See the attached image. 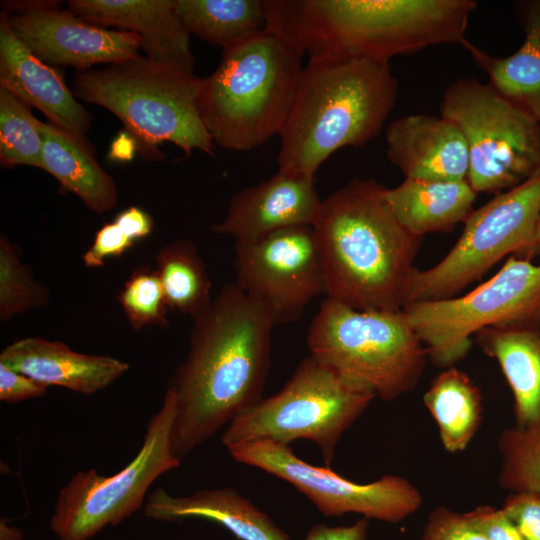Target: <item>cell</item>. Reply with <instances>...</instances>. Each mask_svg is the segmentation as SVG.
Wrapping results in <instances>:
<instances>
[{
	"label": "cell",
	"instance_id": "cell-12",
	"mask_svg": "<svg viewBox=\"0 0 540 540\" xmlns=\"http://www.w3.org/2000/svg\"><path fill=\"white\" fill-rule=\"evenodd\" d=\"M539 219L540 170L473 210L446 256L428 269L415 268L404 305L454 297L506 255L526 259Z\"/></svg>",
	"mask_w": 540,
	"mask_h": 540
},
{
	"label": "cell",
	"instance_id": "cell-39",
	"mask_svg": "<svg viewBox=\"0 0 540 540\" xmlns=\"http://www.w3.org/2000/svg\"><path fill=\"white\" fill-rule=\"evenodd\" d=\"M114 222L127 237L135 242L147 237L153 229L151 216L136 206L121 211L115 217Z\"/></svg>",
	"mask_w": 540,
	"mask_h": 540
},
{
	"label": "cell",
	"instance_id": "cell-23",
	"mask_svg": "<svg viewBox=\"0 0 540 540\" xmlns=\"http://www.w3.org/2000/svg\"><path fill=\"white\" fill-rule=\"evenodd\" d=\"M467 180L429 181L408 179L386 188V199L399 223L411 234L423 238L434 232H448L464 223L476 198Z\"/></svg>",
	"mask_w": 540,
	"mask_h": 540
},
{
	"label": "cell",
	"instance_id": "cell-6",
	"mask_svg": "<svg viewBox=\"0 0 540 540\" xmlns=\"http://www.w3.org/2000/svg\"><path fill=\"white\" fill-rule=\"evenodd\" d=\"M203 79L192 70L138 56L102 69L77 71L73 93L113 113L147 159H160L158 146L170 142L186 156H210L214 142L200 113Z\"/></svg>",
	"mask_w": 540,
	"mask_h": 540
},
{
	"label": "cell",
	"instance_id": "cell-25",
	"mask_svg": "<svg viewBox=\"0 0 540 540\" xmlns=\"http://www.w3.org/2000/svg\"><path fill=\"white\" fill-rule=\"evenodd\" d=\"M40 169L51 174L61 188L74 193L95 213L112 210L118 202L113 178L98 164L93 147L51 123H42Z\"/></svg>",
	"mask_w": 540,
	"mask_h": 540
},
{
	"label": "cell",
	"instance_id": "cell-31",
	"mask_svg": "<svg viewBox=\"0 0 540 540\" xmlns=\"http://www.w3.org/2000/svg\"><path fill=\"white\" fill-rule=\"evenodd\" d=\"M49 299L47 287L35 280L31 269L21 262L18 248L1 235L0 320L44 307Z\"/></svg>",
	"mask_w": 540,
	"mask_h": 540
},
{
	"label": "cell",
	"instance_id": "cell-26",
	"mask_svg": "<svg viewBox=\"0 0 540 540\" xmlns=\"http://www.w3.org/2000/svg\"><path fill=\"white\" fill-rule=\"evenodd\" d=\"M423 402L437 424L444 449L464 451L483 416L481 392L471 378L455 366L443 369L430 383Z\"/></svg>",
	"mask_w": 540,
	"mask_h": 540
},
{
	"label": "cell",
	"instance_id": "cell-35",
	"mask_svg": "<svg viewBox=\"0 0 540 540\" xmlns=\"http://www.w3.org/2000/svg\"><path fill=\"white\" fill-rule=\"evenodd\" d=\"M134 243L114 221L106 223L96 232L92 244L83 253V263L89 268L102 267L107 258L121 256Z\"/></svg>",
	"mask_w": 540,
	"mask_h": 540
},
{
	"label": "cell",
	"instance_id": "cell-17",
	"mask_svg": "<svg viewBox=\"0 0 540 540\" xmlns=\"http://www.w3.org/2000/svg\"><path fill=\"white\" fill-rule=\"evenodd\" d=\"M0 87L40 110L51 124L92 146L86 137L91 114L76 100L60 72L19 40L6 11L0 14Z\"/></svg>",
	"mask_w": 540,
	"mask_h": 540
},
{
	"label": "cell",
	"instance_id": "cell-5",
	"mask_svg": "<svg viewBox=\"0 0 540 540\" xmlns=\"http://www.w3.org/2000/svg\"><path fill=\"white\" fill-rule=\"evenodd\" d=\"M302 56L268 26L222 50L220 64L203 79L200 97L201 118L213 142L247 151L279 135L301 80Z\"/></svg>",
	"mask_w": 540,
	"mask_h": 540
},
{
	"label": "cell",
	"instance_id": "cell-3",
	"mask_svg": "<svg viewBox=\"0 0 540 540\" xmlns=\"http://www.w3.org/2000/svg\"><path fill=\"white\" fill-rule=\"evenodd\" d=\"M385 191L352 179L322 200L312 226L327 298L360 311L402 310L423 239L399 223Z\"/></svg>",
	"mask_w": 540,
	"mask_h": 540
},
{
	"label": "cell",
	"instance_id": "cell-8",
	"mask_svg": "<svg viewBox=\"0 0 540 540\" xmlns=\"http://www.w3.org/2000/svg\"><path fill=\"white\" fill-rule=\"evenodd\" d=\"M375 398L370 390L309 355L281 390L235 417L221 442L227 448L257 440L286 446L296 440H310L330 468L342 435Z\"/></svg>",
	"mask_w": 540,
	"mask_h": 540
},
{
	"label": "cell",
	"instance_id": "cell-42",
	"mask_svg": "<svg viewBox=\"0 0 540 540\" xmlns=\"http://www.w3.org/2000/svg\"><path fill=\"white\" fill-rule=\"evenodd\" d=\"M540 258V219L537 225L533 244L526 255V259Z\"/></svg>",
	"mask_w": 540,
	"mask_h": 540
},
{
	"label": "cell",
	"instance_id": "cell-19",
	"mask_svg": "<svg viewBox=\"0 0 540 540\" xmlns=\"http://www.w3.org/2000/svg\"><path fill=\"white\" fill-rule=\"evenodd\" d=\"M68 10L90 23L133 32L147 57L193 71L190 35L175 0H70Z\"/></svg>",
	"mask_w": 540,
	"mask_h": 540
},
{
	"label": "cell",
	"instance_id": "cell-30",
	"mask_svg": "<svg viewBox=\"0 0 540 540\" xmlns=\"http://www.w3.org/2000/svg\"><path fill=\"white\" fill-rule=\"evenodd\" d=\"M498 450L500 487L509 492L540 493V426L503 429Z\"/></svg>",
	"mask_w": 540,
	"mask_h": 540
},
{
	"label": "cell",
	"instance_id": "cell-9",
	"mask_svg": "<svg viewBox=\"0 0 540 540\" xmlns=\"http://www.w3.org/2000/svg\"><path fill=\"white\" fill-rule=\"evenodd\" d=\"M437 367L455 366L471 337L501 324H540V263L510 255L490 279L462 296L413 302L402 308Z\"/></svg>",
	"mask_w": 540,
	"mask_h": 540
},
{
	"label": "cell",
	"instance_id": "cell-38",
	"mask_svg": "<svg viewBox=\"0 0 540 540\" xmlns=\"http://www.w3.org/2000/svg\"><path fill=\"white\" fill-rule=\"evenodd\" d=\"M369 519L363 517L350 526L314 525L304 540H367Z\"/></svg>",
	"mask_w": 540,
	"mask_h": 540
},
{
	"label": "cell",
	"instance_id": "cell-36",
	"mask_svg": "<svg viewBox=\"0 0 540 540\" xmlns=\"http://www.w3.org/2000/svg\"><path fill=\"white\" fill-rule=\"evenodd\" d=\"M464 514L470 524L489 540H524L502 509L479 505Z\"/></svg>",
	"mask_w": 540,
	"mask_h": 540
},
{
	"label": "cell",
	"instance_id": "cell-33",
	"mask_svg": "<svg viewBox=\"0 0 540 540\" xmlns=\"http://www.w3.org/2000/svg\"><path fill=\"white\" fill-rule=\"evenodd\" d=\"M421 540H489L476 530L464 513L444 506L433 509L424 525Z\"/></svg>",
	"mask_w": 540,
	"mask_h": 540
},
{
	"label": "cell",
	"instance_id": "cell-22",
	"mask_svg": "<svg viewBox=\"0 0 540 540\" xmlns=\"http://www.w3.org/2000/svg\"><path fill=\"white\" fill-rule=\"evenodd\" d=\"M481 350L495 359L513 395L515 426H540V324H501L474 335Z\"/></svg>",
	"mask_w": 540,
	"mask_h": 540
},
{
	"label": "cell",
	"instance_id": "cell-7",
	"mask_svg": "<svg viewBox=\"0 0 540 540\" xmlns=\"http://www.w3.org/2000/svg\"><path fill=\"white\" fill-rule=\"evenodd\" d=\"M306 342L311 356L384 401L414 390L428 359L403 310L360 311L330 298Z\"/></svg>",
	"mask_w": 540,
	"mask_h": 540
},
{
	"label": "cell",
	"instance_id": "cell-27",
	"mask_svg": "<svg viewBox=\"0 0 540 540\" xmlns=\"http://www.w3.org/2000/svg\"><path fill=\"white\" fill-rule=\"evenodd\" d=\"M189 35L222 50L236 46L267 26L266 0H175Z\"/></svg>",
	"mask_w": 540,
	"mask_h": 540
},
{
	"label": "cell",
	"instance_id": "cell-4",
	"mask_svg": "<svg viewBox=\"0 0 540 540\" xmlns=\"http://www.w3.org/2000/svg\"><path fill=\"white\" fill-rule=\"evenodd\" d=\"M397 94L389 63L309 58L279 134L278 170L315 177L335 151L367 144L383 128Z\"/></svg>",
	"mask_w": 540,
	"mask_h": 540
},
{
	"label": "cell",
	"instance_id": "cell-37",
	"mask_svg": "<svg viewBox=\"0 0 540 540\" xmlns=\"http://www.w3.org/2000/svg\"><path fill=\"white\" fill-rule=\"evenodd\" d=\"M47 388L46 385L0 363V400L2 402L15 403L39 398L46 394Z\"/></svg>",
	"mask_w": 540,
	"mask_h": 540
},
{
	"label": "cell",
	"instance_id": "cell-15",
	"mask_svg": "<svg viewBox=\"0 0 540 540\" xmlns=\"http://www.w3.org/2000/svg\"><path fill=\"white\" fill-rule=\"evenodd\" d=\"M54 1H4L13 32L47 64L84 71L139 56L143 41L135 33L90 23Z\"/></svg>",
	"mask_w": 540,
	"mask_h": 540
},
{
	"label": "cell",
	"instance_id": "cell-1",
	"mask_svg": "<svg viewBox=\"0 0 540 540\" xmlns=\"http://www.w3.org/2000/svg\"><path fill=\"white\" fill-rule=\"evenodd\" d=\"M274 326L235 282L193 318L187 355L167 387L177 397L171 449L180 461L262 399Z\"/></svg>",
	"mask_w": 540,
	"mask_h": 540
},
{
	"label": "cell",
	"instance_id": "cell-2",
	"mask_svg": "<svg viewBox=\"0 0 540 540\" xmlns=\"http://www.w3.org/2000/svg\"><path fill=\"white\" fill-rule=\"evenodd\" d=\"M267 25L309 58L396 55L441 44L465 47L473 0H267Z\"/></svg>",
	"mask_w": 540,
	"mask_h": 540
},
{
	"label": "cell",
	"instance_id": "cell-41",
	"mask_svg": "<svg viewBox=\"0 0 540 540\" xmlns=\"http://www.w3.org/2000/svg\"><path fill=\"white\" fill-rule=\"evenodd\" d=\"M0 540H25V536L20 528L10 525L6 518H1Z\"/></svg>",
	"mask_w": 540,
	"mask_h": 540
},
{
	"label": "cell",
	"instance_id": "cell-32",
	"mask_svg": "<svg viewBox=\"0 0 540 540\" xmlns=\"http://www.w3.org/2000/svg\"><path fill=\"white\" fill-rule=\"evenodd\" d=\"M125 317L134 330L147 326L167 328L169 307L155 268H135L117 296Z\"/></svg>",
	"mask_w": 540,
	"mask_h": 540
},
{
	"label": "cell",
	"instance_id": "cell-24",
	"mask_svg": "<svg viewBox=\"0 0 540 540\" xmlns=\"http://www.w3.org/2000/svg\"><path fill=\"white\" fill-rule=\"evenodd\" d=\"M522 12L525 39L512 55L492 56L470 41L464 48L501 97L540 123V0L528 2Z\"/></svg>",
	"mask_w": 540,
	"mask_h": 540
},
{
	"label": "cell",
	"instance_id": "cell-14",
	"mask_svg": "<svg viewBox=\"0 0 540 540\" xmlns=\"http://www.w3.org/2000/svg\"><path fill=\"white\" fill-rule=\"evenodd\" d=\"M235 283L269 313L274 325L300 318L326 294L322 256L312 226L283 228L250 241H235Z\"/></svg>",
	"mask_w": 540,
	"mask_h": 540
},
{
	"label": "cell",
	"instance_id": "cell-16",
	"mask_svg": "<svg viewBox=\"0 0 540 540\" xmlns=\"http://www.w3.org/2000/svg\"><path fill=\"white\" fill-rule=\"evenodd\" d=\"M322 200L315 177L278 170L269 179L236 192L225 217L211 230L235 241H250L274 231L313 226Z\"/></svg>",
	"mask_w": 540,
	"mask_h": 540
},
{
	"label": "cell",
	"instance_id": "cell-20",
	"mask_svg": "<svg viewBox=\"0 0 540 540\" xmlns=\"http://www.w3.org/2000/svg\"><path fill=\"white\" fill-rule=\"evenodd\" d=\"M0 363L44 385L93 395L114 383L129 364L107 355L80 353L61 341L27 337L7 345Z\"/></svg>",
	"mask_w": 540,
	"mask_h": 540
},
{
	"label": "cell",
	"instance_id": "cell-13",
	"mask_svg": "<svg viewBox=\"0 0 540 540\" xmlns=\"http://www.w3.org/2000/svg\"><path fill=\"white\" fill-rule=\"evenodd\" d=\"M231 457L280 478L303 493L325 516L357 513L367 519L397 523L415 513L422 495L408 479L384 475L360 484L328 467H318L299 458L289 446L269 440L227 447Z\"/></svg>",
	"mask_w": 540,
	"mask_h": 540
},
{
	"label": "cell",
	"instance_id": "cell-40",
	"mask_svg": "<svg viewBox=\"0 0 540 540\" xmlns=\"http://www.w3.org/2000/svg\"><path fill=\"white\" fill-rule=\"evenodd\" d=\"M135 150H137L136 141L125 131L114 139L109 156L117 161H129L133 158Z\"/></svg>",
	"mask_w": 540,
	"mask_h": 540
},
{
	"label": "cell",
	"instance_id": "cell-11",
	"mask_svg": "<svg viewBox=\"0 0 540 540\" xmlns=\"http://www.w3.org/2000/svg\"><path fill=\"white\" fill-rule=\"evenodd\" d=\"M441 116L453 121L468 147L467 181L476 193H501L540 170V123L489 83L464 78L444 92Z\"/></svg>",
	"mask_w": 540,
	"mask_h": 540
},
{
	"label": "cell",
	"instance_id": "cell-10",
	"mask_svg": "<svg viewBox=\"0 0 540 540\" xmlns=\"http://www.w3.org/2000/svg\"><path fill=\"white\" fill-rule=\"evenodd\" d=\"M177 397L167 388L159 410L146 424L143 443L120 471L104 476L95 469L73 474L60 489L50 529L58 540H89L116 526L145 504L148 490L163 474L180 466L171 449Z\"/></svg>",
	"mask_w": 540,
	"mask_h": 540
},
{
	"label": "cell",
	"instance_id": "cell-18",
	"mask_svg": "<svg viewBox=\"0 0 540 540\" xmlns=\"http://www.w3.org/2000/svg\"><path fill=\"white\" fill-rule=\"evenodd\" d=\"M387 157L408 179L467 180L469 155L460 128L443 116L414 114L386 131Z\"/></svg>",
	"mask_w": 540,
	"mask_h": 540
},
{
	"label": "cell",
	"instance_id": "cell-29",
	"mask_svg": "<svg viewBox=\"0 0 540 540\" xmlns=\"http://www.w3.org/2000/svg\"><path fill=\"white\" fill-rule=\"evenodd\" d=\"M42 123L30 108L0 87V164L5 168L27 165L40 168Z\"/></svg>",
	"mask_w": 540,
	"mask_h": 540
},
{
	"label": "cell",
	"instance_id": "cell-28",
	"mask_svg": "<svg viewBox=\"0 0 540 540\" xmlns=\"http://www.w3.org/2000/svg\"><path fill=\"white\" fill-rule=\"evenodd\" d=\"M156 267L170 310L191 316L211 303V280L195 243L180 239L155 254Z\"/></svg>",
	"mask_w": 540,
	"mask_h": 540
},
{
	"label": "cell",
	"instance_id": "cell-34",
	"mask_svg": "<svg viewBox=\"0 0 540 540\" xmlns=\"http://www.w3.org/2000/svg\"><path fill=\"white\" fill-rule=\"evenodd\" d=\"M501 509L524 540H540V493L510 492Z\"/></svg>",
	"mask_w": 540,
	"mask_h": 540
},
{
	"label": "cell",
	"instance_id": "cell-21",
	"mask_svg": "<svg viewBox=\"0 0 540 540\" xmlns=\"http://www.w3.org/2000/svg\"><path fill=\"white\" fill-rule=\"evenodd\" d=\"M143 511L147 518L158 521H214L240 540H290L267 514L230 487L201 489L185 496L159 487L147 495Z\"/></svg>",
	"mask_w": 540,
	"mask_h": 540
}]
</instances>
